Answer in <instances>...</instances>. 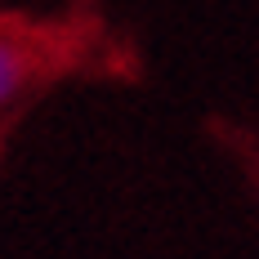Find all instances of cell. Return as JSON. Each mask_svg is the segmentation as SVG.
Returning <instances> with one entry per match:
<instances>
[{
    "mask_svg": "<svg viewBox=\"0 0 259 259\" xmlns=\"http://www.w3.org/2000/svg\"><path fill=\"white\" fill-rule=\"evenodd\" d=\"M36 72H40V50L27 40V31H18L14 23H0V112L23 99Z\"/></svg>",
    "mask_w": 259,
    "mask_h": 259,
    "instance_id": "cell-1",
    "label": "cell"
}]
</instances>
